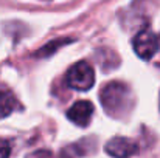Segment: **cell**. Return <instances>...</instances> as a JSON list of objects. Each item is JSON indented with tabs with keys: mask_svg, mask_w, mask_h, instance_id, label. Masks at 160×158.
I'll use <instances>...</instances> for the list:
<instances>
[{
	"mask_svg": "<svg viewBox=\"0 0 160 158\" xmlns=\"http://www.w3.org/2000/svg\"><path fill=\"white\" fill-rule=\"evenodd\" d=\"M100 99L104 110L110 116H115V118H120L126 112H129L134 103L131 89L120 81L106 84L100 93Z\"/></svg>",
	"mask_w": 160,
	"mask_h": 158,
	"instance_id": "obj_1",
	"label": "cell"
},
{
	"mask_svg": "<svg viewBox=\"0 0 160 158\" xmlns=\"http://www.w3.org/2000/svg\"><path fill=\"white\" fill-rule=\"evenodd\" d=\"M65 82L68 87H72L75 90L86 92L95 84V71L89 62L81 60L68 68Z\"/></svg>",
	"mask_w": 160,
	"mask_h": 158,
	"instance_id": "obj_2",
	"label": "cell"
},
{
	"mask_svg": "<svg viewBox=\"0 0 160 158\" xmlns=\"http://www.w3.org/2000/svg\"><path fill=\"white\" fill-rule=\"evenodd\" d=\"M134 51L138 54V57L149 60L156 53L159 51L160 47V37L151 30H142L132 41Z\"/></svg>",
	"mask_w": 160,
	"mask_h": 158,
	"instance_id": "obj_3",
	"label": "cell"
},
{
	"mask_svg": "<svg viewBox=\"0 0 160 158\" xmlns=\"http://www.w3.org/2000/svg\"><path fill=\"white\" fill-rule=\"evenodd\" d=\"M106 152L113 158H131L138 152V146L135 141H132L129 138L115 136L107 141Z\"/></svg>",
	"mask_w": 160,
	"mask_h": 158,
	"instance_id": "obj_4",
	"label": "cell"
},
{
	"mask_svg": "<svg viewBox=\"0 0 160 158\" xmlns=\"http://www.w3.org/2000/svg\"><path fill=\"white\" fill-rule=\"evenodd\" d=\"M92 115H93V105L89 101H78L67 112V118L79 127L89 126Z\"/></svg>",
	"mask_w": 160,
	"mask_h": 158,
	"instance_id": "obj_5",
	"label": "cell"
},
{
	"mask_svg": "<svg viewBox=\"0 0 160 158\" xmlns=\"http://www.w3.org/2000/svg\"><path fill=\"white\" fill-rule=\"evenodd\" d=\"M14 107H16V98H14V95L8 89L0 87V118H5L9 113H12Z\"/></svg>",
	"mask_w": 160,
	"mask_h": 158,
	"instance_id": "obj_6",
	"label": "cell"
},
{
	"mask_svg": "<svg viewBox=\"0 0 160 158\" xmlns=\"http://www.w3.org/2000/svg\"><path fill=\"white\" fill-rule=\"evenodd\" d=\"M11 155V144L8 140L0 138V158H9Z\"/></svg>",
	"mask_w": 160,
	"mask_h": 158,
	"instance_id": "obj_7",
	"label": "cell"
}]
</instances>
